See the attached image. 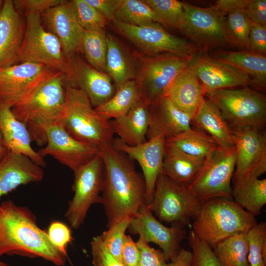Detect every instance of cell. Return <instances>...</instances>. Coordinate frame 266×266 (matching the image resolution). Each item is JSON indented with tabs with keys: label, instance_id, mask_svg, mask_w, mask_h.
Listing matches in <instances>:
<instances>
[{
	"label": "cell",
	"instance_id": "obj_1",
	"mask_svg": "<svg viewBox=\"0 0 266 266\" xmlns=\"http://www.w3.org/2000/svg\"><path fill=\"white\" fill-rule=\"evenodd\" d=\"M100 154L104 167L101 204L108 228L125 217H132L146 205L145 185L128 158L112 145L100 150Z\"/></svg>",
	"mask_w": 266,
	"mask_h": 266
},
{
	"label": "cell",
	"instance_id": "obj_2",
	"mask_svg": "<svg viewBox=\"0 0 266 266\" xmlns=\"http://www.w3.org/2000/svg\"><path fill=\"white\" fill-rule=\"evenodd\" d=\"M4 254L40 257L57 266H64L66 260L37 226L30 209L11 200L0 204V257Z\"/></svg>",
	"mask_w": 266,
	"mask_h": 266
},
{
	"label": "cell",
	"instance_id": "obj_3",
	"mask_svg": "<svg viewBox=\"0 0 266 266\" xmlns=\"http://www.w3.org/2000/svg\"><path fill=\"white\" fill-rule=\"evenodd\" d=\"M67 83L66 76L60 73L11 108L15 116L26 126L32 140L40 146L46 143V127L59 120L65 104Z\"/></svg>",
	"mask_w": 266,
	"mask_h": 266
},
{
	"label": "cell",
	"instance_id": "obj_4",
	"mask_svg": "<svg viewBox=\"0 0 266 266\" xmlns=\"http://www.w3.org/2000/svg\"><path fill=\"white\" fill-rule=\"evenodd\" d=\"M257 223L255 217L233 199L220 197L201 202L192 230L212 248L235 233L248 232Z\"/></svg>",
	"mask_w": 266,
	"mask_h": 266
},
{
	"label": "cell",
	"instance_id": "obj_5",
	"mask_svg": "<svg viewBox=\"0 0 266 266\" xmlns=\"http://www.w3.org/2000/svg\"><path fill=\"white\" fill-rule=\"evenodd\" d=\"M66 99L59 122L77 140L100 150L112 145L114 133L110 121L95 111L80 89L66 85Z\"/></svg>",
	"mask_w": 266,
	"mask_h": 266
},
{
	"label": "cell",
	"instance_id": "obj_6",
	"mask_svg": "<svg viewBox=\"0 0 266 266\" xmlns=\"http://www.w3.org/2000/svg\"><path fill=\"white\" fill-rule=\"evenodd\" d=\"M135 65V80L141 100L148 106L166 97L179 74L193 60L169 53L133 54Z\"/></svg>",
	"mask_w": 266,
	"mask_h": 266
},
{
	"label": "cell",
	"instance_id": "obj_7",
	"mask_svg": "<svg viewBox=\"0 0 266 266\" xmlns=\"http://www.w3.org/2000/svg\"><path fill=\"white\" fill-rule=\"evenodd\" d=\"M205 96L218 106L231 129H264L266 98L263 93L242 87L206 90Z\"/></svg>",
	"mask_w": 266,
	"mask_h": 266
},
{
	"label": "cell",
	"instance_id": "obj_8",
	"mask_svg": "<svg viewBox=\"0 0 266 266\" xmlns=\"http://www.w3.org/2000/svg\"><path fill=\"white\" fill-rule=\"evenodd\" d=\"M18 53V61L44 65L63 73L71 85V60L64 53L57 38L41 24V14L29 13Z\"/></svg>",
	"mask_w": 266,
	"mask_h": 266
},
{
	"label": "cell",
	"instance_id": "obj_9",
	"mask_svg": "<svg viewBox=\"0 0 266 266\" xmlns=\"http://www.w3.org/2000/svg\"><path fill=\"white\" fill-rule=\"evenodd\" d=\"M201 202L188 187L177 183L161 173L152 200L147 208L160 221L185 227L199 213Z\"/></svg>",
	"mask_w": 266,
	"mask_h": 266
},
{
	"label": "cell",
	"instance_id": "obj_10",
	"mask_svg": "<svg viewBox=\"0 0 266 266\" xmlns=\"http://www.w3.org/2000/svg\"><path fill=\"white\" fill-rule=\"evenodd\" d=\"M236 161L234 146L218 147L188 186L189 190L201 202L220 197L233 199L231 181Z\"/></svg>",
	"mask_w": 266,
	"mask_h": 266
},
{
	"label": "cell",
	"instance_id": "obj_11",
	"mask_svg": "<svg viewBox=\"0 0 266 266\" xmlns=\"http://www.w3.org/2000/svg\"><path fill=\"white\" fill-rule=\"evenodd\" d=\"M110 27L144 53H169L190 60L197 54L198 50L194 44L170 33L158 23L135 26L115 20L111 22Z\"/></svg>",
	"mask_w": 266,
	"mask_h": 266
},
{
	"label": "cell",
	"instance_id": "obj_12",
	"mask_svg": "<svg viewBox=\"0 0 266 266\" xmlns=\"http://www.w3.org/2000/svg\"><path fill=\"white\" fill-rule=\"evenodd\" d=\"M104 167L99 154L89 162L74 171V195L65 213L71 227L78 229L83 223L90 207L101 203Z\"/></svg>",
	"mask_w": 266,
	"mask_h": 266
},
{
	"label": "cell",
	"instance_id": "obj_13",
	"mask_svg": "<svg viewBox=\"0 0 266 266\" xmlns=\"http://www.w3.org/2000/svg\"><path fill=\"white\" fill-rule=\"evenodd\" d=\"M60 73L44 65L21 63L0 69V99L11 108Z\"/></svg>",
	"mask_w": 266,
	"mask_h": 266
},
{
	"label": "cell",
	"instance_id": "obj_14",
	"mask_svg": "<svg viewBox=\"0 0 266 266\" xmlns=\"http://www.w3.org/2000/svg\"><path fill=\"white\" fill-rule=\"evenodd\" d=\"M185 20L182 32L198 50L207 52L229 45L225 17L212 6L200 7L183 2Z\"/></svg>",
	"mask_w": 266,
	"mask_h": 266
},
{
	"label": "cell",
	"instance_id": "obj_15",
	"mask_svg": "<svg viewBox=\"0 0 266 266\" xmlns=\"http://www.w3.org/2000/svg\"><path fill=\"white\" fill-rule=\"evenodd\" d=\"M46 146L37 153L42 157H53L74 171L85 165L100 153L94 146L73 137L59 122L48 125L45 129Z\"/></svg>",
	"mask_w": 266,
	"mask_h": 266
},
{
	"label": "cell",
	"instance_id": "obj_16",
	"mask_svg": "<svg viewBox=\"0 0 266 266\" xmlns=\"http://www.w3.org/2000/svg\"><path fill=\"white\" fill-rule=\"evenodd\" d=\"M128 230L132 234H138L147 243L153 242L158 245L166 262L176 257L186 233L184 227L171 225L168 227L163 225L146 205L132 217Z\"/></svg>",
	"mask_w": 266,
	"mask_h": 266
},
{
	"label": "cell",
	"instance_id": "obj_17",
	"mask_svg": "<svg viewBox=\"0 0 266 266\" xmlns=\"http://www.w3.org/2000/svg\"><path fill=\"white\" fill-rule=\"evenodd\" d=\"M231 130L236 151L233 182L248 174L259 177L266 171V133L264 129Z\"/></svg>",
	"mask_w": 266,
	"mask_h": 266
},
{
	"label": "cell",
	"instance_id": "obj_18",
	"mask_svg": "<svg viewBox=\"0 0 266 266\" xmlns=\"http://www.w3.org/2000/svg\"><path fill=\"white\" fill-rule=\"evenodd\" d=\"M112 146L139 164L145 185V204L148 205L152 200L158 178L162 173L166 138L159 135L134 146L127 145L117 138L113 139Z\"/></svg>",
	"mask_w": 266,
	"mask_h": 266
},
{
	"label": "cell",
	"instance_id": "obj_19",
	"mask_svg": "<svg viewBox=\"0 0 266 266\" xmlns=\"http://www.w3.org/2000/svg\"><path fill=\"white\" fill-rule=\"evenodd\" d=\"M190 65L206 90L251 86V79L245 72L233 65L213 57H196Z\"/></svg>",
	"mask_w": 266,
	"mask_h": 266
},
{
	"label": "cell",
	"instance_id": "obj_20",
	"mask_svg": "<svg viewBox=\"0 0 266 266\" xmlns=\"http://www.w3.org/2000/svg\"><path fill=\"white\" fill-rule=\"evenodd\" d=\"M48 31L59 40L63 51L71 60L81 50L83 29L78 24L70 1L50 8L41 14Z\"/></svg>",
	"mask_w": 266,
	"mask_h": 266
},
{
	"label": "cell",
	"instance_id": "obj_21",
	"mask_svg": "<svg viewBox=\"0 0 266 266\" xmlns=\"http://www.w3.org/2000/svg\"><path fill=\"white\" fill-rule=\"evenodd\" d=\"M71 85L80 89L95 107L108 100L114 94L111 78L80 58L71 60Z\"/></svg>",
	"mask_w": 266,
	"mask_h": 266
},
{
	"label": "cell",
	"instance_id": "obj_22",
	"mask_svg": "<svg viewBox=\"0 0 266 266\" xmlns=\"http://www.w3.org/2000/svg\"><path fill=\"white\" fill-rule=\"evenodd\" d=\"M149 106L148 139L159 135L166 139L192 128V117L179 108L166 96Z\"/></svg>",
	"mask_w": 266,
	"mask_h": 266
},
{
	"label": "cell",
	"instance_id": "obj_23",
	"mask_svg": "<svg viewBox=\"0 0 266 266\" xmlns=\"http://www.w3.org/2000/svg\"><path fill=\"white\" fill-rule=\"evenodd\" d=\"M23 25L13 1L3 2L0 11V67L18 61V53L24 37Z\"/></svg>",
	"mask_w": 266,
	"mask_h": 266
},
{
	"label": "cell",
	"instance_id": "obj_24",
	"mask_svg": "<svg viewBox=\"0 0 266 266\" xmlns=\"http://www.w3.org/2000/svg\"><path fill=\"white\" fill-rule=\"evenodd\" d=\"M0 132L9 151L25 155L41 167L45 166L44 158L31 146L32 140L26 126L15 116L11 108L0 99Z\"/></svg>",
	"mask_w": 266,
	"mask_h": 266
},
{
	"label": "cell",
	"instance_id": "obj_25",
	"mask_svg": "<svg viewBox=\"0 0 266 266\" xmlns=\"http://www.w3.org/2000/svg\"><path fill=\"white\" fill-rule=\"evenodd\" d=\"M41 166L28 157L8 151L0 162V198L22 185L41 181Z\"/></svg>",
	"mask_w": 266,
	"mask_h": 266
},
{
	"label": "cell",
	"instance_id": "obj_26",
	"mask_svg": "<svg viewBox=\"0 0 266 266\" xmlns=\"http://www.w3.org/2000/svg\"><path fill=\"white\" fill-rule=\"evenodd\" d=\"M205 91L190 63L176 77L166 96L193 118L205 98Z\"/></svg>",
	"mask_w": 266,
	"mask_h": 266
},
{
	"label": "cell",
	"instance_id": "obj_27",
	"mask_svg": "<svg viewBox=\"0 0 266 266\" xmlns=\"http://www.w3.org/2000/svg\"><path fill=\"white\" fill-rule=\"evenodd\" d=\"M149 106L141 99L122 117L110 121L114 134L124 143L134 146L146 141Z\"/></svg>",
	"mask_w": 266,
	"mask_h": 266
},
{
	"label": "cell",
	"instance_id": "obj_28",
	"mask_svg": "<svg viewBox=\"0 0 266 266\" xmlns=\"http://www.w3.org/2000/svg\"><path fill=\"white\" fill-rule=\"evenodd\" d=\"M192 122L210 135L218 147L234 146L231 129L218 106L209 98H204Z\"/></svg>",
	"mask_w": 266,
	"mask_h": 266
},
{
	"label": "cell",
	"instance_id": "obj_29",
	"mask_svg": "<svg viewBox=\"0 0 266 266\" xmlns=\"http://www.w3.org/2000/svg\"><path fill=\"white\" fill-rule=\"evenodd\" d=\"M215 59L225 62L241 69L251 79V87L264 92L266 87V55L249 51H219L213 54Z\"/></svg>",
	"mask_w": 266,
	"mask_h": 266
},
{
	"label": "cell",
	"instance_id": "obj_30",
	"mask_svg": "<svg viewBox=\"0 0 266 266\" xmlns=\"http://www.w3.org/2000/svg\"><path fill=\"white\" fill-rule=\"evenodd\" d=\"M205 161L166 145L161 173L174 182L188 187Z\"/></svg>",
	"mask_w": 266,
	"mask_h": 266
},
{
	"label": "cell",
	"instance_id": "obj_31",
	"mask_svg": "<svg viewBox=\"0 0 266 266\" xmlns=\"http://www.w3.org/2000/svg\"><path fill=\"white\" fill-rule=\"evenodd\" d=\"M233 183V200L254 217L260 215L266 204V179L248 174Z\"/></svg>",
	"mask_w": 266,
	"mask_h": 266
},
{
	"label": "cell",
	"instance_id": "obj_32",
	"mask_svg": "<svg viewBox=\"0 0 266 266\" xmlns=\"http://www.w3.org/2000/svg\"><path fill=\"white\" fill-rule=\"evenodd\" d=\"M107 52L105 71L117 86L133 80L135 65L133 55H131L116 37L106 34Z\"/></svg>",
	"mask_w": 266,
	"mask_h": 266
},
{
	"label": "cell",
	"instance_id": "obj_33",
	"mask_svg": "<svg viewBox=\"0 0 266 266\" xmlns=\"http://www.w3.org/2000/svg\"><path fill=\"white\" fill-rule=\"evenodd\" d=\"M166 145L203 161L210 157L218 147L210 135L197 128H191L166 138Z\"/></svg>",
	"mask_w": 266,
	"mask_h": 266
},
{
	"label": "cell",
	"instance_id": "obj_34",
	"mask_svg": "<svg viewBox=\"0 0 266 266\" xmlns=\"http://www.w3.org/2000/svg\"><path fill=\"white\" fill-rule=\"evenodd\" d=\"M140 100L136 83L134 79L131 80L117 86L108 100L94 108L100 117L109 121L125 115Z\"/></svg>",
	"mask_w": 266,
	"mask_h": 266
},
{
	"label": "cell",
	"instance_id": "obj_35",
	"mask_svg": "<svg viewBox=\"0 0 266 266\" xmlns=\"http://www.w3.org/2000/svg\"><path fill=\"white\" fill-rule=\"evenodd\" d=\"M213 248L221 266H249L247 232L235 233Z\"/></svg>",
	"mask_w": 266,
	"mask_h": 266
},
{
	"label": "cell",
	"instance_id": "obj_36",
	"mask_svg": "<svg viewBox=\"0 0 266 266\" xmlns=\"http://www.w3.org/2000/svg\"><path fill=\"white\" fill-rule=\"evenodd\" d=\"M80 47L90 65L99 71H105L107 39L103 30H83Z\"/></svg>",
	"mask_w": 266,
	"mask_h": 266
},
{
	"label": "cell",
	"instance_id": "obj_37",
	"mask_svg": "<svg viewBox=\"0 0 266 266\" xmlns=\"http://www.w3.org/2000/svg\"><path fill=\"white\" fill-rule=\"evenodd\" d=\"M251 22L244 9L233 10L225 17L226 35L229 45L249 50V34Z\"/></svg>",
	"mask_w": 266,
	"mask_h": 266
},
{
	"label": "cell",
	"instance_id": "obj_38",
	"mask_svg": "<svg viewBox=\"0 0 266 266\" xmlns=\"http://www.w3.org/2000/svg\"><path fill=\"white\" fill-rule=\"evenodd\" d=\"M152 9L157 23L182 32L185 20L183 2L177 0H144Z\"/></svg>",
	"mask_w": 266,
	"mask_h": 266
},
{
	"label": "cell",
	"instance_id": "obj_39",
	"mask_svg": "<svg viewBox=\"0 0 266 266\" xmlns=\"http://www.w3.org/2000/svg\"><path fill=\"white\" fill-rule=\"evenodd\" d=\"M115 20L135 26L157 23L153 10L144 0H123L116 13Z\"/></svg>",
	"mask_w": 266,
	"mask_h": 266
},
{
	"label": "cell",
	"instance_id": "obj_40",
	"mask_svg": "<svg viewBox=\"0 0 266 266\" xmlns=\"http://www.w3.org/2000/svg\"><path fill=\"white\" fill-rule=\"evenodd\" d=\"M249 266H266V223H257L247 232Z\"/></svg>",
	"mask_w": 266,
	"mask_h": 266
},
{
	"label": "cell",
	"instance_id": "obj_41",
	"mask_svg": "<svg viewBox=\"0 0 266 266\" xmlns=\"http://www.w3.org/2000/svg\"><path fill=\"white\" fill-rule=\"evenodd\" d=\"M76 20L85 31L101 30L108 21L96 8L86 0L70 1Z\"/></svg>",
	"mask_w": 266,
	"mask_h": 266
},
{
	"label": "cell",
	"instance_id": "obj_42",
	"mask_svg": "<svg viewBox=\"0 0 266 266\" xmlns=\"http://www.w3.org/2000/svg\"><path fill=\"white\" fill-rule=\"evenodd\" d=\"M132 217H125L108 228L100 237L108 251L118 261L121 260V250L125 233Z\"/></svg>",
	"mask_w": 266,
	"mask_h": 266
},
{
	"label": "cell",
	"instance_id": "obj_43",
	"mask_svg": "<svg viewBox=\"0 0 266 266\" xmlns=\"http://www.w3.org/2000/svg\"><path fill=\"white\" fill-rule=\"evenodd\" d=\"M189 245L192 249V266H221L213 249L200 239L191 230L188 235Z\"/></svg>",
	"mask_w": 266,
	"mask_h": 266
},
{
	"label": "cell",
	"instance_id": "obj_44",
	"mask_svg": "<svg viewBox=\"0 0 266 266\" xmlns=\"http://www.w3.org/2000/svg\"><path fill=\"white\" fill-rule=\"evenodd\" d=\"M46 232L51 242L66 257L67 246L73 239L70 229L64 223L56 220L51 222Z\"/></svg>",
	"mask_w": 266,
	"mask_h": 266
},
{
	"label": "cell",
	"instance_id": "obj_45",
	"mask_svg": "<svg viewBox=\"0 0 266 266\" xmlns=\"http://www.w3.org/2000/svg\"><path fill=\"white\" fill-rule=\"evenodd\" d=\"M136 242L139 251L136 266H165L166 261L162 251L152 248L141 237Z\"/></svg>",
	"mask_w": 266,
	"mask_h": 266
},
{
	"label": "cell",
	"instance_id": "obj_46",
	"mask_svg": "<svg viewBox=\"0 0 266 266\" xmlns=\"http://www.w3.org/2000/svg\"><path fill=\"white\" fill-rule=\"evenodd\" d=\"M91 246L94 266H124L108 251L100 235L93 238Z\"/></svg>",
	"mask_w": 266,
	"mask_h": 266
},
{
	"label": "cell",
	"instance_id": "obj_47",
	"mask_svg": "<svg viewBox=\"0 0 266 266\" xmlns=\"http://www.w3.org/2000/svg\"><path fill=\"white\" fill-rule=\"evenodd\" d=\"M16 9L29 13L41 14L47 9L64 3L65 0H13Z\"/></svg>",
	"mask_w": 266,
	"mask_h": 266
},
{
	"label": "cell",
	"instance_id": "obj_48",
	"mask_svg": "<svg viewBox=\"0 0 266 266\" xmlns=\"http://www.w3.org/2000/svg\"><path fill=\"white\" fill-rule=\"evenodd\" d=\"M248 50L266 55V26L251 22L249 34Z\"/></svg>",
	"mask_w": 266,
	"mask_h": 266
},
{
	"label": "cell",
	"instance_id": "obj_49",
	"mask_svg": "<svg viewBox=\"0 0 266 266\" xmlns=\"http://www.w3.org/2000/svg\"><path fill=\"white\" fill-rule=\"evenodd\" d=\"M244 10L251 22L266 26V0H250Z\"/></svg>",
	"mask_w": 266,
	"mask_h": 266
},
{
	"label": "cell",
	"instance_id": "obj_50",
	"mask_svg": "<svg viewBox=\"0 0 266 266\" xmlns=\"http://www.w3.org/2000/svg\"><path fill=\"white\" fill-rule=\"evenodd\" d=\"M139 251L136 242L129 235H125L122 250L121 260L124 266H136Z\"/></svg>",
	"mask_w": 266,
	"mask_h": 266
},
{
	"label": "cell",
	"instance_id": "obj_51",
	"mask_svg": "<svg viewBox=\"0 0 266 266\" xmlns=\"http://www.w3.org/2000/svg\"><path fill=\"white\" fill-rule=\"evenodd\" d=\"M96 8L107 19L108 22L115 20L116 13L123 0H86Z\"/></svg>",
	"mask_w": 266,
	"mask_h": 266
},
{
	"label": "cell",
	"instance_id": "obj_52",
	"mask_svg": "<svg viewBox=\"0 0 266 266\" xmlns=\"http://www.w3.org/2000/svg\"><path fill=\"white\" fill-rule=\"evenodd\" d=\"M250 0H219L212 6L222 16L225 17L231 11L245 9Z\"/></svg>",
	"mask_w": 266,
	"mask_h": 266
},
{
	"label": "cell",
	"instance_id": "obj_53",
	"mask_svg": "<svg viewBox=\"0 0 266 266\" xmlns=\"http://www.w3.org/2000/svg\"><path fill=\"white\" fill-rule=\"evenodd\" d=\"M192 252L184 249H181L176 257L165 266H192Z\"/></svg>",
	"mask_w": 266,
	"mask_h": 266
},
{
	"label": "cell",
	"instance_id": "obj_54",
	"mask_svg": "<svg viewBox=\"0 0 266 266\" xmlns=\"http://www.w3.org/2000/svg\"><path fill=\"white\" fill-rule=\"evenodd\" d=\"M9 151L5 147L1 133L0 132V162L5 156Z\"/></svg>",
	"mask_w": 266,
	"mask_h": 266
},
{
	"label": "cell",
	"instance_id": "obj_55",
	"mask_svg": "<svg viewBox=\"0 0 266 266\" xmlns=\"http://www.w3.org/2000/svg\"><path fill=\"white\" fill-rule=\"evenodd\" d=\"M8 265V264L0 261V266H7Z\"/></svg>",
	"mask_w": 266,
	"mask_h": 266
},
{
	"label": "cell",
	"instance_id": "obj_56",
	"mask_svg": "<svg viewBox=\"0 0 266 266\" xmlns=\"http://www.w3.org/2000/svg\"><path fill=\"white\" fill-rule=\"evenodd\" d=\"M2 1H3L0 0V10H1V4L3 3Z\"/></svg>",
	"mask_w": 266,
	"mask_h": 266
},
{
	"label": "cell",
	"instance_id": "obj_57",
	"mask_svg": "<svg viewBox=\"0 0 266 266\" xmlns=\"http://www.w3.org/2000/svg\"><path fill=\"white\" fill-rule=\"evenodd\" d=\"M0 68H1L0 67Z\"/></svg>",
	"mask_w": 266,
	"mask_h": 266
}]
</instances>
